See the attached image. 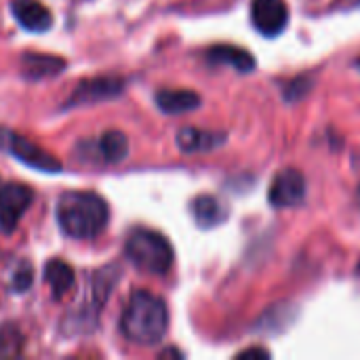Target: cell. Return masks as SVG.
I'll return each mask as SVG.
<instances>
[{"label": "cell", "instance_id": "obj_9", "mask_svg": "<svg viewBox=\"0 0 360 360\" xmlns=\"http://www.w3.org/2000/svg\"><path fill=\"white\" fill-rule=\"evenodd\" d=\"M11 11L17 23L27 32H46L53 25L51 11L38 0H13Z\"/></svg>", "mask_w": 360, "mask_h": 360}, {"label": "cell", "instance_id": "obj_11", "mask_svg": "<svg viewBox=\"0 0 360 360\" xmlns=\"http://www.w3.org/2000/svg\"><path fill=\"white\" fill-rule=\"evenodd\" d=\"M65 68V61L55 55L44 53H23L21 57V74L27 80H42L53 78Z\"/></svg>", "mask_w": 360, "mask_h": 360}, {"label": "cell", "instance_id": "obj_3", "mask_svg": "<svg viewBox=\"0 0 360 360\" xmlns=\"http://www.w3.org/2000/svg\"><path fill=\"white\" fill-rule=\"evenodd\" d=\"M127 257L141 272L162 276L171 270L175 253L171 243L160 232L139 228L127 238Z\"/></svg>", "mask_w": 360, "mask_h": 360}, {"label": "cell", "instance_id": "obj_16", "mask_svg": "<svg viewBox=\"0 0 360 360\" xmlns=\"http://www.w3.org/2000/svg\"><path fill=\"white\" fill-rule=\"evenodd\" d=\"M99 154L105 162H120L129 154V139L120 131H105L99 139Z\"/></svg>", "mask_w": 360, "mask_h": 360}, {"label": "cell", "instance_id": "obj_10", "mask_svg": "<svg viewBox=\"0 0 360 360\" xmlns=\"http://www.w3.org/2000/svg\"><path fill=\"white\" fill-rule=\"evenodd\" d=\"M207 59L211 63H221V65H230L240 74H249L255 70V57L234 44H215L207 51Z\"/></svg>", "mask_w": 360, "mask_h": 360}, {"label": "cell", "instance_id": "obj_20", "mask_svg": "<svg viewBox=\"0 0 360 360\" xmlns=\"http://www.w3.org/2000/svg\"><path fill=\"white\" fill-rule=\"evenodd\" d=\"M238 359H270V352L264 348H251L238 354Z\"/></svg>", "mask_w": 360, "mask_h": 360}, {"label": "cell", "instance_id": "obj_2", "mask_svg": "<svg viewBox=\"0 0 360 360\" xmlns=\"http://www.w3.org/2000/svg\"><path fill=\"white\" fill-rule=\"evenodd\" d=\"M108 219V202L95 192H65L57 202L59 228L70 238H95L105 230Z\"/></svg>", "mask_w": 360, "mask_h": 360}, {"label": "cell", "instance_id": "obj_22", "mask_svg": "<svg viewBox=\"0 0 360 360\" xmlns=\"http://www.w3.org/2000/svg\"><path fill=\"white\" fill-rule=\"evenodd\" d=\"M359 196H360V186H359Z\"/></svg>", "mask_w": 360, "mask_h": 360}, {"label": "cell", "instance_id": "obj_4", "mask_svg": "<svg viewBox=\"0 0 360 360\" xmlns=\"http://www.w3.org/2000/svg\"><path fill=\"white\" fill-rule=\"evenodd\" d=\"M0 148L6 150L11 156H15L19 162L27 165L30 169L42 171V173H59L61 171V162L53 154H49L40 146L32 143L30 139H25L13 131L0 129Z\"/></svg>", "mask_w": 360, "mask_h": 360}, {"label": "cell", "instance_id": "obj_5", "mask_svg": "<svg viewBox=\"0 0 360 360\" xmlns=\"http://www.w3.org/2000/svg\"><path fill=\"white\" fill-rule=\"evenodd\" d=\"M32 200L34 192L25 184H4L0 188V232L11 234Z\"/></svg>", "mask_w": 360, "mask_h": 360}, {"label": "cell", "instance_id": "obj_6", "mask_svg": "<svg viewBox=\"0 0 360 360\" xmlns=\"http://www.w3.org/2000/svg\"><path fill=\"white\" fill-rule=\"evenodd\" d=\"M124 89V80L116 78V76H103V78H91V80H82L74 93L70 95V99L63 103L65 110L72 108H82L89 103H97V101H108L114 99L122 93Z\"/></svg>", "mask_w": 360, "mask_h": 360}, {"label": "cell", "instance_id": "obj_15", "mask_svg": "<svg viewBox=\"0 0 360 360\" xmlns=\"http://www.w3.org/2000/svg\"><path fill=\"white\" fill-rule=\"evenodd\" d=\"M44 281L51 287L55 300H61L74 285V270L61 259H51L44 266Z\"/></svg>", "mask_w": 360, "mask_h": 360}, {"label": "cell", "instance_id": "obj_19", "mask_svg": "<svg viewBox=\"0 0 360 360\" xmlns=\"http://www.w3.org/2000/svg\"><path fill=\"white\" fill-rule=\"evenodd\" d=\"M32 276H34V272H32L30 264H21V266L17 268L15 276H13V289L19 291V293L25 291V289L32 285Z\"/></svg>", "mask_w": 360, "mask_h": 360}, {"label": "cell", "instance_id": "obj_21", "mask_svg": "<svg viewBox=\"0 0 360 360\" xmlns=\"http://www.w3.org/2000/svg\"><path fill=\"white\" fill-rule=\"evenodd\" d=\"M356 68H359V70H360V57H359V61H356Z\"/></svg>", "mask_w": 360, "mask_h": 360}, {"label": "cell", "instance_id": "obj_14", "mask_svg": "<svg viewBox=\"0 0 360 360\" xmlns=\"http://www.w3.org/2000/svg\"><path fill=\"white\" fill-rule=\"evenodd\" d=\"M192 215L198 228H215L228 219V207L215 196H198L192 202Z\"/></svg>", "mask_w": 360, "mask_h": 360}, {"label": "cell", "instance_id": "obj_13", "mask_svg": "<svg viewBox=\"0 0 360 360\" xmlns=\"http://www.w3.org/2000/svg\"><path fill=\"white\" fill-rule=\"evenodd\" d=\"M200 95L188 89H162L156 93V105L165 114H186L200 105Z\"/></svg>", "mask_w": 360, "mask_h": 360}, {"label": "cell", "instance_id": "obj_18", "mask_svg": "<svg viewBox=\"0 0 360 360\" xmlns=\"http://www.w3.org/2000/svg\"><path fill=\"white\" fill-rule=\"evenodd\" d=\"M310 89H312V80L308 76H297L285 86V97L287 101H300L310 93Z\"/></svg>", "mask_w": 360, "mask_h": 360}, {"label": "cell", "instance_id": "obj_12", "mask_svg": "<svg viewBox=\"0 0 360 360\" xmlns=\"http://www.w3.org/2000/svg\"><path fill=\"white\" fill-rule=\"evenodd\" d=\"M226 143L224 133H213V131H202L194 127H186L177 133V146L181 152L194 154V152H209Z\"/></svg>", "mask_w": 360, "mask_h": 360}, {"label": "cell", "instance_id": "obj_7", "mask_svg": "<svg viewBox=\"0 0 360 360\" xmlns=\"http://www.w3.org/2000/svg\"><path fill=\"white\" fill-rule=\"evenodd\" d=\"M251 21L262 36L276 38L289 25V6L285 0H253Z\"/></svg>", "mask_w": 360, "mask_h": 360}, {"label": "cell", "instance_id": "obj_23", "mask_svg": "<svg viewBox=\"0 0 360 360\" xmlns=\"http://www.w3.org/2000/svg\"><path fill=\"white\" fill-rule=\"evenodd\" d=\"M359 272H360V266H359Z\"/></svg>", "mask_w": 360, "mask_h": 360}, {"label": "cell", "instance_id": "obj_8", "mask_svg": "<svg viewBox=\"0 0 360 360\" xmlns=\"http://www.w3.org/2000/svg\"><path fill=\"white\" fill-rule=\"evenodd\" d=\"M306 198V179L295 169H283L268 192V200L276 209H291L302 205Z\"/></svg>", "mask_w": 360, "mask_h": 360}, {"label": "cell", "instance_id": "obj_1", "mask_svg": "<svg viewBox=\"0 0 360 360\" xmlns=\"http://www.w3.org/2000/svg\"><path fill=\"white\" fill-rule=\"evenodd\" d=\"M167 327V304L150 291H135L120 319L122 335L137 346H156L165 340Z\"/></svg>", "mask_w": 360, "mask_h": 360}, {"label": "cell", "instance_id": "obj_17", "mask_svg": "<svg viewBox=\"0 0 360 360\" xmlns=\"http://www.w3.org/2000/svg\"><path fill=\"white\" fill-rule=\"evenodd\" d=\"M23 333L19 331L17 325L6 323L0 327V359H15L21 356L23 352Z\"/></svg>", "mask_w": 360, "mask_h": 360}]
</instances>
